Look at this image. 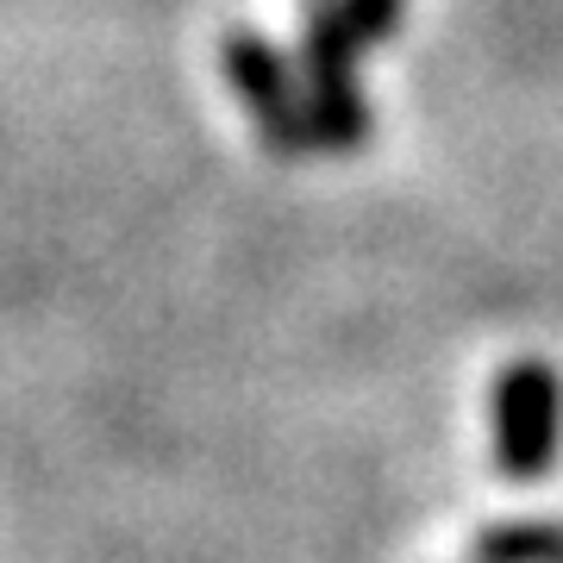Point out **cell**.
<instances>
[{"instance_id": "obj_1", "label": "cell", "mask_w": 563, "mask_h": 563, "mask_svg": "<svg viewBox=\"0 0 563 563\" xmlns=\"http://www.w3.org/2000/svg\"><path fill=\"white\" fill-rule=\"evenodd\" d=\"M363 38L344 20L339 0L301 7V44H295V69L307 88V113H313V139L320 151H357L376 139V107L357 81Z\"/></svg>"}, {"instance_id": "obj_2", "label": "cell", "mask_w": 563, "mask_h": 563, "mask_svg": "<svg viewBox=\"0 0 563 563\" xmlns=\"http://www.w3.org/2000/svg\"><path fill=\"white\" fill-rule=\"evenodd\" d=\"M488 444L501 483H544L563 451V376L544 357H514L495 376Z\"/></svg>"}, {"instance_id": "obj_3", "label": "cell", "mask_w": 563, "mask_h": 563, "mask_svg": "<svg viewBox=\"0 0 563 563\" xmlns=\"http://www.w3.org/2000/svg\"><path fill=\"white\" fill-rule=\"evenodd\" d=\"M220 63H225V81H232V95L244 101V113H251V125H257V139L269 157L301 163L320 151L301 69H295V57L282 44H269L263 32H244L239 25V32H225Z\"/></svg>"}, {"instance_id": "obj_4", "label": "cell", "mask_w": 563, "mask_h": 563, "mask_svg": "<svg viewBox=\"0 0 563 563\" xmlns=\"http://www.w3.org/2000/svg\"><path fill=\"white\" fill-rule=\"evenodd\" d=\"M470 563H563V526L558 520L483 526L476 544H470Z\"/></svg>"}, {"instance_id": "obj_5", "label": "cell", "mask_w": 563, "mask_h": 563, "mask_svg": "<svg viewBox=\"0 0 563 563\" xmlns=\"http://www.w3.org/2000/svg\"><path fill=\"white\" fill-rule=\"evenodd\" d=\"M339 7H344V20L357 25L363 51L388 44L395 32H401V20H407V0H339Z\"/></svg>"}, {"instance_id": "obj_6", "label": "cell", "mask_w": 563, "mask_h": 563, "mask_svg": "<svg viewBox=\"0 0 563 563\" xmlns=\"http://www.w3.org/2000/svg\"><path fill=\"white\" fill-rule=\"evenodd\" d=\"M301 7H320V0H301Z\"/></svg>"}]
</instances>
